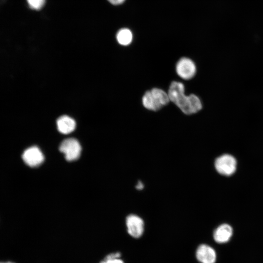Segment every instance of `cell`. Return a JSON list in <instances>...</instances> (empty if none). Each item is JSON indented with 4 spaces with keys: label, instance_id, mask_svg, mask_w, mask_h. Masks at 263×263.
Here are the masks:
<instances>
[{
    "label": "cell",
    "instance_id": "obj_1",
    "mask_svg": "<svg viewBox=\"0 0 263 263\" xmlns=\"http://www.w3.org/2000/svg\"><path fill=\"white\" fill-rule=\"evenodd\" d=\"M168 95L170 101L174 103L186 114L197 113L202 108L200 99L195 94L186 95L183 83L173 81L169 86Z\"/></svg>",
    "mask_w": 263,
    "mask_h": 263
},
{
    "label": "cell",
    "instance_id": "obj_2",
    "mask_svg": "<svg viewBox=\"0 0 263 263\" xmlns=\"http://www.w3.org/2000/svg\"><path fill=\"white\" fill-rule=\"evenodd\" d=\"M170 101L168 93L158 88L147 91L142 97V103L147 109L157 111Z\"/></svg>",
    "mask_w": 263,
    "mask_h": 263
},
{
    "label": "cell",
    "instance_id": "obj_3",
    "mask_svg": "<svg viewBox=\"0 0 263 263\" xmlns=\"http://www.w3.org/2000/svg\"><path fill=\"white\" fill-rule=\"evenodd\" d=\"M214 166L215 169L220 174L230 176L236 170L237 161L236 159L229 154H223L216 158Z\"/></svg>",
    "mask_w": 263,
    "mask_h": 263
},
{
    "label": "cell",
    "instance_id": "obj_4",
    "mask_svg": "<svg viewBox=\"0 0 263 263\" xmlns=\"http://www.w3.org/2000/svg\"><path fill=\"white\" fill-rule=\"evenodd\" d=\"M59 150L64 154L65 158L67 161H73L80 157L81 147L76 139L70 138L64 140L61 143Z\"/></svg>",
    "mask_w": 263,
    "mask_h": 263
},
{
    "label": "cell",
    "instance_id": "obj_5",
    "mask_svg": "<svg viewBox=\"0 0 263 263\" xmlns=\"http://www.w3.org/2000/svg\"><path fill=\"white\" fill-rule=\"evenodd\" d=\"M22 158L24 163L31 167H38L44 160V155L37 146L30 147L26 149L22 153Z\"/></svg>",
    "mask_w": 263,
    "mask_h": 263
},
{
    "label": "cell",
    "instance_id": "obj_6",
    "mask_svg": "<svg viewBox=\"0 0 263 263\" xmlns=\"http://www.w3.org/2000/svg\"><path fill=\"white\" fill-rule=\"evenodd\" d=\"M176 71L182 78L188 80L192 78L196 74V68L194 63L189 58L183 57L177 63Z\"/></svg>",
    "mask_w": 263,
    "mask_h": 263
},
{
    "label": "cell",
    "instance_id": "obj_7",
    "mask_svg": "<svg viewBox=\"0 0 263 263\" xmlns=\"http://www.w3.org/2000/svg\"><path fill=\"white\" fill-rule=\"evenodd\" d=\"M128 233L132 237L138 238L143 234L144 223L143 219L135 214L127 216L126 221Z\"/></svg>",
    "mask_w": 263,
    "mask_h": 263
},
{
    "label": "cell",
    "instance_id": "obj_8",
    "mask_svg": "<svg viewBox=\"0 0 263 263\" xmlns=\"http://www.w3.org/2000/svg\"><path fill=\"white\" fill-rule=\"evenodd\" d=\"M196 257L201 263H215L216 260V253L210 246L202 244L197 248Z\"/></svg>",
    "mask_w": 263,
    "mask_h": 263
},
{
    "label": "cell",
    "instance_id": "obj_9",
    "mask_svg": "<svg viewBox=\"0 0 263 263\" xmlns=\"http://www.w3.org/2000/svg\"><path fill=\"white\" fill-rule=\"evenodd\" d=\"M232 234L233 229L231 226L227 224H224L220 225L214 230L213 238L216 242L223 244L229 241Z\"/></svg>",
    "mask_w": 263,
    "mask_h": 263
},
{
    "label": "cell",
    "instance_id": "obj_10",
    "mask_svg": "<svg viewBox=\"0 0 263 263\" xmlns=\"http://www.w3.org/2000/svg\"><path fill=\"white\" fill-rule=\"evenodd\" d=\"M58 131L63 134H69L73 132L76 127L75 121L70 116L62 115L56 121Z\"/></svg>",
    "mask_w": 263,
    "mask_h": 263
},
{
    "label": "cell",
    "instance_id": "obj_11",
    "mask_svg": "<svg viewBox=\"0 0 263 263\" xmlns=\"http://www.w3.org/2000/svg\"><path fill=\"white\" fill-rule=\"evenodd\" d=\"M116 38L118 43L121 45H128L132 42V35L129 29L123 28L118 32Z\"/></svg>",
    "mask_w": 263,
    "mask_h": 263
},
{
    "label": "cell",
    "instance_id": "obj_12",
    "mask_svg": "<svg viewBox=\"0 0 263 263\" xmlns=\"http://www.w3.org/2000/svg\"><path fill=\"white\" fill-rule=\"evenodd\" d=\"M28 7L32 10L38 11L44 5L46 0H25Z\"/></svg>",
    "mask_w": 263,
    "mask_h": 263
},
{
    "label": "cell",
    "instance_id": "obj_13",
    "mask_svg": "<svg viewBox=\"0 0 263 263\" xmlns=\"http://www.w3.org/2000/svg\"><path fill=\"white\" fill-rule=\"evenodd\" d=\"M120 253L116 252L108 255L104 260L107 263H124L123 261L120 259Z\"/></svg>",
    "mask_w": 263,
    "mask_h": 263
},
{
    "label": "cell",
    "instance_id": "obj_14",
    "mask_svg": "<svg viewBox=\"0 0 263 263\" xmlns=\"http://www.w3.org/2000/svg\"><path fill=\"white\" fill-rule=\"evenodd\" d=\"M113 5H119L122 3L125 0H108Z\"/></svg>",
    "mask_w": 263,
    "mask_h": 263
},
{
    "label": "cell",
    "instance_id": "obj_15",
    "mask_svg": "<svg viewBox=\"0 0 263 263\" xmlns=\"http://www.w3.org/2000/svg\"><path fill=\"white\" fill-rule=\"evenodd\" d=\"M143 187H144V185L143 183L140 181H139L137 185L136 186V188L139 190L142 189L143 188Z\"/></svg>",
    "mask_w": 263,
    "mask_h": 263
},
{
    "label": "cell",
    "instance_id": "obj_16",
    "mask_svg": "<svg viewBox=\"0 0 263 263\" xmlns=\"http://www.w3.org/2000/svg\"><path fill=\"white\" fill-rule=\"evenodd\" d=\"M0 263H14L11 262H0Z\"/></svg>",
    "mask_w": 263,
    "mask_h": 263
},
{
    "label": "cell",
    "instance_id": "obj_17",
    "mask_svg": "<svg viewBox=\"0 0 263 263\" xmlns=\"http://www.w3.org/2000/svg\"><path fill=\"white\" fill-rule=\"evenodd\" d=\"M100 263H107L105 261H103L102 262H101Z\"/></svg>",
    "mask_w": 263,
    "mask_h": 263
}]
</instances>
